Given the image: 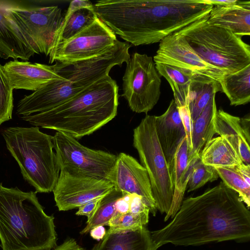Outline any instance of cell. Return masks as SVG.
Masks as SVG:
<instances>
[{"label":"cell","instance_id":"16","mask_svg":"<svg viewBox=\"0 0 250 250\" xmlns=\"http://www.w3.org/2000/svg\"><path fill=\"white\" fill-rule=\"evenodd\" d=\"M2 68L13 89L35 91L50 83L66 80L57 72L55 64L33 63L15 60L2 65Z\"/></svg>","mask_w":250,"mask_h":250},{"label":"cell","instance_id":"21","mask_svg":"<svg viewBox=\"0 0 250 250\" xmlns=\"http://www.w3.org/2000/svg\"><path fill=\"white\" fill-rule=\"evenodd\" d=\"M36 54L0 4V57L27 61Z\"/></svg>","mask_w":250,"mask_h":250},{"label":"cell","instance_id":"26","mask_svg":"<svg viewBox=\"0 0 250 250\" xmlns=\"http://www.w3.org/2000/svg\"><path fill=\"white\" fill-rule=\"evenodd\" d=\"M217 110L215 96L209 101L200 115L192 122L191 134V149L188 153L189 162L200 157L206 143L214 135L213 120Z\"/></svg>","mask_w":250,"mask_h":250},{"label":"cell","instance_id":"32","mask_svg":"<svg viewBox=\"0 0 250 250\" xmlns=\"http://www.w3.org/2000/svg\"><path fill=\"white\" fill-rule=\"evenodd\" d=\"M219 176L215 168L204 164L199 157L193 165L188 182V192L196 190L208 182L217 180Z\"/></svg>","mask_w":250,"mask_h":250},{"label":"cell","instance_id":"33","mask_svg":"<svg viewBox=\"0 0 250 250\" xmlns=\"http://www.w3.org/2000/svg\"><path fill=\"white\" fill-rule=\"evenodd\" d=\"M13 90L0 64V125L12 118L14 107Z\"/></svg>","mask_w":250,"mask_h":250},{"label":"cell","instance_id":"19","mask_svg":"<svg viewBox=\"0 0 250 250\" xmlns=\"http://www.w3.org/2000/svg\"><path fill=\"white\" fill-rule=\"evenodd\" d=\"M213 25L230 30L242 37L250 35V1L236 0L225 5L213 6L207 17Z\"/></svg>","mask_w":250,"mask_h":250},{"label":"cell","instance_id":"37","mask_svg":"<svg viewBox=\"0 0 250 250\" xmlns=\"http://www.w3.org/2000/svg\"><path fill=\"white\" fill-rule=\"evenodd\" d=\"M54 250H86L80 246L73 238H67Z\"/></svg>","mask_w":250,"mask_h":250},{"label":"cell","instance_id":"10","mask_svg":"<svg viewBox=\"0 0 250 250\" xmlns=\"http://www.w3.org/2000/svg\"><path fill=\"white\" fill-rule=\"evenodd\" d=\"M4 6L9 18L36 54L48 56L63 19L61 9L58 6L25 7L4 4Z\"/></svg>","mask_w":250,"mask_h":250},{"label":"cell","instance_id":"12","mask_svg":"<svg viewBox=\"0 0 250 250\" xmlns=\"http://www.w3.org/2000/svg\"><path fill=\"white\" fill-rule=\"evenodd\" d=\"M116 35L97 18L70 39L52 48L49 62L70 63L96 57L114 45Z\"/></svg>","mask_w":250,"mask_h":250},{"label":"cell","instance_id":"36","mask_svg":"<svg viewBox=\"0 0 250 250\" xmlns=\"http://www.w3.org/2000/svg\"><path fill=\"white\" fill-rule=\"evenodd\" d=\"M132 195L125 193L123 197L117 200L115 204L117 212L125 213L129 212L130 203Z\"/></svg>","mask_w":250,"mask_h":250},{"label":"cell","instance_id":"17","mask_svg":"<svg viewBox=\"0 0 250 250\" xmlns=\"http://www.w3.org/2000/svg\"><path fill=\"white\" fill-rule=\"evenodd\" d=\"M213 131L229 143L244 163L250 165L249 114L240 118L217 110L213 120Z\"/></svg>","mask_w":250,"mask_h":250},{"label":"cell","instance_id":"15","mask_svg":"<svg viewBox=\"0 0 250 250\" xmlns=\"http://www.w3.org/2000/svg\"><path fill=\"white\" fill-rule=\"evenodd\" d=\"M109 181L114 188L125 193L141 196L150 212L156 215L157 209L147 171L134 157L124 152L117 155Z\"/></svg>","mask_w":250,"mask_h":250},{"label":"cell","instance_id":"31","mask_svg":"<svg viewBox=\"0 0 250 250\" xmlns=\"http://www.w3.org/2000/svg\"><path fill=\"white\" fill-rule=\"evenodd\" d=\"M149 220V214H136L130 212H116L109 221L108 226L110 232H123L133 230L146 226Z\"/></svg>","mask_w":250,"mask_h":250},{"label":"cell","instance_id":"7","mask_svg":"<svg viewBox=\"0 0 250 250\" xmlns=\"http://www.w3.org/2000/svg\"><path fill=\"white\" fill-rule=\"evenodd\" d=\"M208 15L177 32L205 62L226 74L250 65V45L230 30L208 23Z\"/></svg>","mask_w":250,"mask_h":250},{"label":"cell","instance_id":"28","mask_svg":"<svg viewBox=\"0 0 250 250\" xmlns=\"http://www.w3.org/2000/svg\"><path fill=\"white\" fill-rule=\"evenodd\" d=\"M125 193L114 188L102 197L91 217L87 219L85 227L80 232L83 234L98 226H108L116 212L115 204Z\"/></svg>","mask_w":250,"mask_h":250},{"label":"cell","instance_id":"24","mask_svg":"<svg viewBox=\"0 0 250 250\" xmlns=\"http://www.w3.org/2000/svg\"><path fill=\"white\" fill-rule=\"evenodd\" d=\"M91 250H156L150 232L146 226L123 232L107 231Z\"/></svg>","mask_w":250,"mask_h":250},{"label":"cell","instance_id":"34","mask_svg":"<svg viewBox=\"0 0 250 250\" xmlns=\"http://www.w3.org/2000/svg\"><path fill=\"white\" fill-rule=\"evenodd\" d=\"M129 212L136 214H149L150 210L141 196L132 194L130 203Z\"/></svg>","mask_w":250,"mask_h":250},{"label":"cell","instance_id":"11","mask_svg":"<svg viewBox=\"0 0 250 250\" xmlns=\"http://www.w3.org/2000/svg\"><path fill=\"white\" fill-rule=\"evenodd\" d=\"M53 142L60 169L109 180L117 155L88 148L61 132L55 133Z\"/></svg>","mask_w":250,"mask_h":250},{"label":"cell","instance_id":"20","mask_svg":"<svg viewBox=\"0 0 250 250\" xmlns=\"http://www.w3.org/2000/svg\"><path fill=\"white\" fill-rule=\"evenodd\" d=\"M97 18L94 5L90 1H71L50 50L78 34L91 25Z\"/></svg>","mask_w":250,"mask_h":250},{"label":"cell","instance_id":"30","mask_svg":"<svg viewBox=\"0 0 250 250\" xmlns=\"http://www.w3.org/2000/svg\"><path fill=\"white\" fill-rule=\"evenodd\" d=\"M220 83L212 82L203 83L194 91L189 109L192 122L200 115L211 98L221 91Z\"/></svg>","mask_w":250,"mask_h":250},{"label":"cell","instance_id":"38","mask_svg":"<svg viewBox=\"0 0 250 250\" xmlns=\"http://www.w3.org/2000/svg\"><path fill=\"white\" fill-rule=\"evenodd\" d=\"M245 181L250 185V165L243 163L235 167Z\"/></svg>","mask_w":250,"mask_h":250},{"label":"cell","instance_id":"9","mask_svg":"<svg viewBox=\"0 0 250 250\" xmlns=\"http://www.w3.org/2000/svg\"><path fill=\"white\" fill-rule=\"evenodd\" d=\"M161 79L151 57L133 53L126 63L121 95L131 110L147 114L158 103Z\"/></svg>","mask_w":250,"mask_h":250},{"label":"cell","instance_id":"8","mask_svg":"<svg viewBox=\"0 0 250 250\" xmlns=\"http://www.w3.org/2000/svg\"><path fill=\"white\" fill-rule=\"evenodd\" d=\"M155 116L146 115L134 129L133 145L146 169L157 210L169 211L174 188L171 175L156 132Z\"/></svg>","mask_w":250,"mask_h":250},{"label":"cell","instance_id":"35","mask_svg":"<svg viewBox=\"0 0 250 250\" xmlns=\"http://www.w3.org/2000/svg\"><path fill=\"white\" fill-rule=\"evenodd\" d=\"M102 197L94 199L81 206L76 212V215L85 216L87 219H89L95 211Z\"/></svg>","mask_w":250,"mask_h":250},{"label":"cell","instance_id":"5","mask_svg":"<svg viewBox=\"0 0 250 250\" xmlns=\"http://www.w3.org/2000/svg\"><path fill=\"white\" fill-rule=\"evenodd\" d=\"M0 240L2 250H51L57 247L54 217L47 215L36 192L0 183Z\"/></svg>","mask_w":250,"mask_h":250},{"label":"cell","instance_id":"13","mask_svg":"<svg viewBox=\"0 0 250 250\" xmlns=\"http://www.w3.org/2000/svg\"><path fill=\"white\" fill-rule=\"evenodd\" d=\"M155 63L178 67L195 77L220 83L226 73L205 62L178 32L164 38L153 57Z\"/></svg>","mask_w":250,"mask_h":250},{"label":"cell","instance_id":"23","mask_svg":"<svg viewBox=\"0 0 250 250\" xmlns=\"http://www.w3.org/2000/svg\"><path fill=\"white\" fill-rule=\"evenodd\" d=\"M188 155V146L185 137L179 146L174 156L172 174L174 188L173 196L170 208L164 218L165 221H167L170 217L172 218L174 216L183 200L192 167L197 159L189 162Z\"/></svg>","mask_w":250,"mask_h":250},{"label":"cell","instance_id":"6","mask_svg":"<svg viewBox=\"0 0 250 250\" xmlns=\"http://www.w3.org/2000/svg\"><path fill=\"white\" fill-rule=\"evenodd\" d=\"M2 135L23 178L36 192L53 191L60 172L53 136L41 132L38 126L9 127Z\"/></svg>","mask_w":250,"mask_h":250},{"label":"cell","instance_id":"39","mask_svg":"<svg viewBox=\"0 0 250 250\" xmlns=\"http://www.w3.org/2000/svg\"><path fill=\"white\" fill-rule=\"evenodd\" d=\"M91 237L97 240H101L106 234V230L104 226H98L92 228L90 231Z\"/></svg>","mask_w":250,"mask_h":250},{"label":"cell","instance_id":"40","mask_svg":"<svg viewBox=\"0 0 250 250\" xmlns=\"http://www.w3.org/2000/svg\"><path fill=\"white\" fill-rule=\"evenodd\" d=\"M203 1L207 3L212 4L213 6L215 5H225L231 4L235 2L236 0H203Z\"/></svg>","mask_w":250,"mask_h":250},{"label":"cell","instance_id":"14","mask_svg":"<svg viewBox=\"0 0 250 250\" xmlns=\"http://www.w3.org/2000/svg\"><path fill=\"white\" fill-rule=\"evenodd\" d=\"M113 188V185L109 180L62 168L53 192L58 209L67 211L103 197Z\"/></svg>","mask_w":250,"mask_h":250},{"label":"cell","instance_id":"2","mask_svg":"<svg viewBox=\"0 0 250 250\" xmlns=\"http://www.w3.org/2000/svg\"><path fill=\"white\" fill-rule=\"evenodd\" d=\"M93 5L100 20L135 46L160 42L213 7L203 0H104Z\"/></svg>","mask_w":250,"mask_h":250},{"label":"cell","instance_id":"3","mask_svg":"<svg viewBox=\"0 0 250 250\" xmlns=\"http://www.w3.org/2000/svg\"><path fill=\"white\" fill-rule=\"evenodd\" d=\"M119 98L117 83L109 75L53 108L21 118L33 125L80 139L116 117Z\"/></svg>","mask_w":250,"mask_h":250},{"label":"cell","instance_id":"4","mask_svg":"<svg viewBox=\"0 0 250 250\" xmlns=\"http://www.w3.org/2000/svg\"><path fill=\"white\" fill-rule=\"evenodd\" d=\"M131 44L118 40L108 50L89 59L70 63L56 62L57 72L66 80L48 83L25 95L18 103V115L26 116L53 108L109 76L116 65L127 63Z\"/></svg>","mask_w":250,"mask_h":250},{"label":"cell","instance_id":"25","mask_svg":"<svg viewBox=\"0 0 250 250\" xmlns=\"http://www.w3.org/2000/svg\"><path fill=\"white\" fill-rule=\"evenodd\" d=\"M200 157L204 164L214 168H233L243 163L233 147L220 136L206 143Z\"/></svg>","mask_w":250,"mask_h":250},{"label":"cell","instance_id":"27","mask_svg":"<svg viewBox=\"0 0 250 250\" xmlns=\"http://www.w3.org/2000/svg\"><path fill=\"white\" fill-rule=\"evenodd\" d=\"M221 91L231 105H244L250 101V65L236 72L224 75L220 83Z\"/></svg>","mask_w":250,"mask_h":250},{"label":"cell","instance_id":"29","mask_svg":"<svg viewBox=\"0 0 250 250\" xmlns=\"http://www.w3.org/2000/svg\"><path fill=\"white\" fill-rule=\"evenodd\" d=\"M222 182L235 191L249 209L250 207V185L243 179L234 168H215Z\"/></svg>","mask_w":250,"mask_h":250},{"label":"cell","instance_id":"1","mask_svg":"<svg viewBox=\"0 0 250 250\" xmlns=\"http://www.w3.org/2000/svg\"><path fill=\"white\" fill-rule=\"evenodd\" d=\"M162 229L150 232L156 250L166 244L197 246L250 238V212L238 194L223 182L195 197L183 200Z\"/></svg>","mask_w":250,"mask_h":250},{"label":"cell","instance_id":"18","mask_svg":"<svg viewBox=\"0 0 250 250\" xmlns=\"http://www.w3.org/2000/svg\"><path fill=\"white\" fill-rule=\"evenodd\" d=\"M155 126L172 177L176 152L181 142L186 137V130L173 99L163 114L155 116Z\"/></svg>","mask_w":250,"mask_h":250},{"label":"cell","instance_id":"22","mask_svg":"<svg viewBox=\"0 0 250 250\" xmlns=\"http://www.w3.org/2000/svg\"><path fill=\"white\" fill-rule=\"evenodd\" d=\"M155 67L159 74L169 83L173 93V100L177 107H189L194 89L202 83L212 82L195 77L174 66L155 63Z\"/></svg>","mask_w":250,"mask_h":250}]
</instances>
